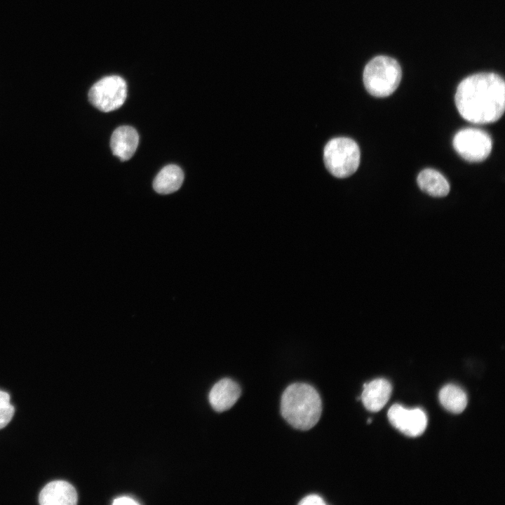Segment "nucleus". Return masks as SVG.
Here are the masks:
<instances>
[{"label":"nucleus","instance_id":"nucleus-1","mask_svg":"<svg viewBox=\"0 0 505 505\" xmlns=\"http://www.w3.org/2000/svg\"><path fill=\"white\" fill-rule=\"evenodd\" d=\"M454 101L463 119L475 124L498 121L505 109V82L499 74L481 72L464 78L458 85Z\"/></svg>","mask_w":505,"mask_h":505},{"label":"nucleus","instance_id":"nucleus-2","mask_svg":"<svg viewBox=\"0 0 505 505\" xmlns=\"http://www.w3.org/2000/svg\"><path fill=\"white\" fill-rule=\"evenodd\" d=\"M283 417L294 428L307 431L318 422L322 403L318 391L306 383H294L283 391L281 400Z\"/></svg>","mask_w":505,"mask_h":505},{"label":"nucleus","instance_id":"nucleus-3","mask_svg":"<svg viewBox=\"0 0 505 505\" xmlns=\"http://www.w3.org/2000/svg\"><path fill=\"white\" fill-rule=\"evenodd\" d=\"M402 70L398 62L389 56L378 55L365 65L363 74L367 91L377 97L392 94L398 87Z\"/></svg>","mask_w":505,"mask_h":505},{"label":"nucleus","instance_id":"nucleus-4","mask_svg":"<svg viewBox=\"0 0 505 505\" xmlns=\"http://www.w3.org/2000/svg\"><path fill=\"white\" fill-rule=\"evenodd\" d=\"M360 149L349 137H335L325 144L323 161L327 170L335 177L345 178L354 174L360 164Z\"/></svg>","mask_w":505,"mask_h":505},{"label":"nucleus","instance_id":"nucleus-5","mask_svg":"<svg viewBox=\"0 0 505 505\" xmlns=\"http://www.w3.org/2000/svg\"><path fill=\"white\" fill-rule=\"evenodd\" d=\"M127 97V85L121 76H105L93 85L88 92L90 102L99 110L109 112L121 107Z\"/></svg>","mask_w":505,"mask_h":505},{"label":"nucleus","instance_id":"nucleus-6","mask_svg":"<svg viewBox=\"0 0 505 505\" xmlns=\"http://www.w3.org/2000/svg\"><path fill=\"white\" fill-rule=\"evenodd\" d=\"M453 147L457 153L469 162L477 163L486 159L492 148V141L485 131L468 128L454 136Z\"/></svg>","mask_w":505,"mask_h":505},{"label":"nucleus","instance_id":"nucleus-7","mask_svg":"<svg viewBox=\"0 0 505 505\" xmlns=\"http://www.w3.org/2000/svg\"><path fill=\"white\" fill-rule=\"evenodd\" d=\"M388 418L395 428L411 437L422 434L427 425L426 415L422 410L408 409L398 404L389 408Z\"/></svg>","mask_w":505,"mask_h":505},{"label":"nucleus","instance_id":"nucleus-8","mask_svg":"<svg viewBox=\"0 0 505 505\" xmlns=\"http://www.w3.org/2000/svg\"><path fill=\"white\" fill-rule=\"evenodd\" d=\"M77 500L75 488L65 480L48 483L39 495V503L41 505H75Z\"/></svg>","mask_w":505,"mask_h":505},{"label":"nucleus","instance_id":"nucleus-9","mask_svg":"<svg viewBox=\"0 0 505 505\" xmlns=\"http://www.w3.org/2000/svg\"><path fill=\"white\" fill-rule=\"evenodd\" d=\"M241 394L240 386L229 378L218 381L209 393V402L213 408L219 412L230 409Z\"/></svg>","mask_w":505,"mask_h":505},{"label":"nucleus","instance_id":"nucleus-10","mask_svg":"<svg viewBox=\"0 0 505 505\" xmlns=\"http://www.w3.org/2000/svg\"><path fill=\"white\" fill-rule=\"evenodd\" d=\"M138 143L139 135L137 130L129 126H121L115 129L110 139L113 154L123 161L133 156Z\"/></svg>","mask_w":505,"mask_h":505},{"label":"nucleus","instance_id":"nucleus-11","mask_svg":"<svg viewBox=\"0 0 505 505\" xmlns=\"http://www.w3.org/2000/svg\"><path fill=\"white\" fill-rule=\"evenodd\" d=\"M392 391L390 382L382 378L363 384L361 399L365 408L371 412L379 411L387 403Z\"/></svg>","mask_w":505,"mask_h":505},{"label":"nucleus","instance_id":"nucleus-12","mask_svg":"<svg viewBox=\"0 0 505 505\" xmlns=\"http://www.w3.org/2000/svg\"><path fill=\"white\" fill-rule=\"evenodd\" d=\"M419 187L433 197H443L450 192V184L438 171L432 168L422 170L417 177Z\"/></svg>","mask_w":505,"mask_h":505},{"label":"nucleus","instance_id":"nucleus-13","mask_svg":"<svg viewBox=\"0 0 505 505\" xmlns=\"http://www.w3.org/2000/svg\"><path fill=\"white\" fill-rule=\"evenodd\" d=\"M184 180V173L177 165L163 168L153 182L154 189L161 194H168L178 190Z\"/></svg>","mask_w":505,"mask_h":505},{"label":"nucleus","instance_id":"nucleus-14","mask_svg":"<svg viewBox=\"0 0 505 505\" xmlns=\"http://www.w3.org/2000/svg\"><path fill=\"white\" fill-rule=\"evenodd\" d=\"M438 396L441 405L452 413H461L466 407V394L457 385L450 384L444 386Z\"/></svg>","mask_w":505,"mask_h":505},{"label":"nucleus","instance_id":"nucleus-15","mask_svg":"<svg viewBox=\"0 0 505 505\" xmlns=\"http://www.w3.org/2000/svg\"><path fill=\"white\" fill-rule=\"evenodd\" d=\"M10 399V395L7 392L0 390V429L11 422L15 412Z\"/></svg>","mask_w":505,"mask_h":505},{"label":"nucleus","instance_id":"nucleus-16","mask_svg":"<svg viewBox=\"0 0 505 505\" xmlns=\"http://www.w3.org/2000/svg\"><path fill=\"white\" fill-rule=\"evenodd\" d=\"M301 505H323L325 504L323 499L317 494H310L303 498L299 503Z\"/></svg>","mask_w":505,"mask_h":505},{"label":"nucleus","instance_id":"nucleus-17","mask_svg":"<svg viewBox=\"0 0 505 505\" xmlns=\"http://www.w3.org/2000/svg\"><path fill=\"white\" fill-rule=\"evenodd\" d=\"M113 504L114 505H137L139 504L137 501H136L133 498L128 497V496H121L119 497H117L114 499Z\"/></svg>","mask_w":505,"mask_h":505},{"label":"nucleus","instance_id":"nucleus-18","mask_svg":"<svg viewBox=\"0 0 505 505\" xmlns=\"http://www.w3.org/2000/svg\"><path fill=\"white\" fill-rule=\"evenodd\" d=\"M371 422H372V419L369 418V419H368V423L370 424V423H371Z\"/></svg>","mask_w":505,"mask_h":505}]
</instances>
